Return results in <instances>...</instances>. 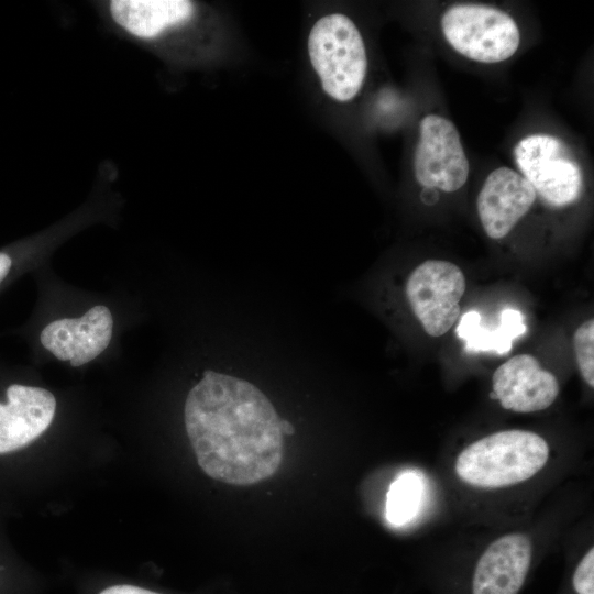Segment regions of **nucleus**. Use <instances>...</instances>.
<instances>
[{
  "instance_id": "nucleus-5",
  "label": "nucleus",
  "mask_w": 594,
  "mask_h": 594,
  "mask_svg": "<svg viewBox=\"0 0 594 594\" xmlns=\"http://www.w3.org/2000/svg\"><path fill=\"white\" fill-rule=\"evenodd\" d=\"M514 157L520 175L550 206L563 207L580 198L582 168L559 138L544 133L527 135L516 144Z\"/></svg>"
},
{
  "instance_id": "nucleus-13",
  "label": "nucleus",
  "mask_w": 594,
  "mask_h": 594,
  "mask_svg": "<svg viewBox=\"0 0 594 594\" xmlns=\"http://www.w3.org/2000/svg\"><path fill=\"white\" fill-rule=\"evenodd\" d=\"M422 485L415 473L399 475L387 493L386 518L395 526L410 521L418 512Z\"/></svg>"
},
{
  "instance_id": "nucleus-3",
  "label": "nucleus",
  "mask_w": 594,
  "mask_h": 594,
  "mask_svg": "<svg viewBox=\"0 0 594 594\" xmlns=\"http://www.w3.org/2000/svg\"><path fill=\"white\" fill-rule=\"evenodd\" d=\"M308 54L328 96L345 102L359 94L367 56L362 35L351 19L341 13L320 18L309 33Z\"/></svg>"
},
{
  "instance_id": "nucleus-15",
  "label": "nucleus",
  "mask_w": 594,
  "mask_h": 594,
  "mask_svg": "<svg viewBox=\"0 0 594 594\" xmlns=\"http://www.w3.org/2000/svg\"><path fill=\"white\" fill-rule=\"evenodd\" d=\"M570 581L578 594H594V549L591 547L576 562Z\"/></svg>"
},
{
  "instance_id": "nucleus-10",
  "label": "nucleus",
  "mask_w": 594,
  "mask_h": 594,
  "mask_svg": "<svg viewBox=\"0 0 594 594\" xmlns=\"http://www.w3.org/2000/svg\"><path fill=\"white\" fill-rule=\"evenodd\" d=\"M536 198L532 186L516 170L508 167L492 170L476 200L485 233L496 240L506 237L529 211Z\"/></svg>"
},
{
  "instance_id": "nucleus-17",
  "label": "nucleus",
  "mask_w": 594,
  "mask_h": 594,
  "mask_svg": "<svg viewBox=\"0 0 594 594\" xmlns=\"http://www.w3.org/2000/svg\"><path fill=\"white\" fill-rule=\"evenodd\" d=\"M14 267V257L9 251H0V285L9 277Z\"/></svg>"
},
{
  "instance_id": "nucleus-8",
  "label": "nucleus",
  "mask_w": 594,
  "mask_h": 594,
  "mask_svg": "<svg viewBox=\"0 0 594 594\" xmlns=\"http://www.w3.org/2000/svg\"><path fill=\"white\" fill-rule=\"evenodd\" d=\"M492 383L491 397L504 409L521 414L547 409L559 394L557 377L529 354L516 355L498 366Z\"/></svg>"
},
{
  "instance_id": "nucleus-2",
  "label": "nucleus",
  "mask_w": 594,
  "mask_h": 594,
  "mask_svg": "<svg viewBox=\"0 0 594 594\" xmlns=\"http://www.w3.org/2000/svg\"><path fill=\"white\" fill-rule=\"evenodd\" d=\"M550 449L536 432L512 429L485 436L457 457L454 470L465 485L499 490L526 482L547 464Z\"/></svg>"
},
{
  "instance_id": "nucleus-14",
  "label": "nucleus",
  "mask_w": 594,
  "mask_h": 594,
  "mask_svg": "<svg viewBox=\"0 0 594 594\" xmlns=\"http://www.w3.org/2000/svg\"><path fill=\"white\" fill-rule=\"evenodd\" d=\"M573 346L580 373L590 387H594V321L590 319L574 332Z\"/></svg>"
},
{
  "instance_id": "nucleus-7",
  "label": "nucleus",
  "mask_w": 594,
  "mask_h": 594,
  "mask_svg": "<svg viewBox=\"0 0 594 594\" xmlns=\"http://www.w3.org/2000/svg\"><path fill=\"white\" fill-rule=\"evenodd\" d=\"M414 172L422 187L446 193L455 191L466 183L469 161L450 120L438 114L420 120Z\"/></svg>"
},
{
  "instance_id": "nucleus-4",
  "label": "nucleus",
  "mask_w": 594,
  "mask_h": 594,
  "mask_svg": "<svg viewBox=\"0 0 594 594\" xmlns=\"http://www.w3.org/2000/svg\"><path fill=\"white\" fill-rule=\"evenodd\" d=\"M448 43L461 55L480 63H499L513 56L520 43L519 29L506 12L485 4L449 7L441 18Z\"/></svg>"
},
{
  "instance_id": "nucleus-9",
  "label": "nucleus",
  "mask_w": 594,
  "mask_h": 594,
  "mask_svg": "<svg viewBox=\"0 0 594 594\" xmlns=\"http://www.w3.org/2000/svg\"><path fill=\"white\" fill-rule=\"evenodd\" d=\"M112 328L110 310L97 305L80 318H63L48 323L40 334V342L56 359L78 367L107 349Z\"/></svg>"
},
{
  "instance_id": "nucleus-18",
  "label": "nucleus",
  "mask_w": 594,
  "mask_h": 594,
  "mask_svg": "<svg viewBox=\"0 0 594 594\" xmlns=\"http://www.w3.org/2000/svg\"><path fill=\"white\" fill-rule=\"evenodd\" d=\"M0 574H1V570H0ZM1 583H2V579H1V575H0V585H1ZM0 591H1V588H0Z\"/></svg>"
},
{
  "instance_id": "nucleus-16",
  "label": "nucleus",
  "mask_w": 594,
  "mask_h": 594,
  "mask_svg": "<svg viewBox=\"0 0 594 594\" xmlns=\"http://www.w3.org/2000/svg\"><path fill=\"white\" fill-rule=\"evenodd\" d=\"M99 594H161L147 588L130 584H118L102 590Z\"/></svg>"
},
{
  "instance_id": "nucleus-6",
  "label": "nucleus",
  "mask_w": 594,
  "mask_h": 594,
  "mask_svg": "<svg viewBox=\"0 0 594 594\" xmlns=\"http://www.w3.org/2000/svg\"><path fill=\"white\" fill-rule=\"evenodd\" d=\"M465 277L455 264L427 260L408 276L406 299L425 331L440 337L458 320L460 299L465 292Z\"/></svg>"
},
{
  "instance_id": "nucleus-11",
  "label": "nucleus",
  "mask_w": 594,
  "mask_h": 594,
  "mask_svg": "<svg viewBox=\"0 0 594 594\" xmlns=\"http://www.w3.org/2000/svg\"><path fill=\"white\" fill-rule=\"evenodd\" d=\"M109 9L119 26L141 40L156 38L195 13L194 3L186 0H113Z\"/></svg>"
},
{
  "instance_id": "nucleus-12",
  "label": "nucleus",
  "mask_w": 594,
  "mask_h": 594,
  "mask_svg": "<svg viewBox=\"0 0 594 594\" xmlns=\"http://www.w3.org/2000/svg\"><path fill=\"white\" fill-rule=\"evenodd\" d=\"M499 318V324L491 329L482 326L477 311L464 314L457 328V334L465 342V351H494L497 354L509 352L513 340L525 333L526 326L521 314L515 309L503 310Z\"/></svg>"
},
{
  "instance_id": "nucleus-1",
  "label": "nucleus",
  "mask_w": 594,
  "mask_h": 594,
  "mask_svg": "<svg viewBox=\"0 0 594 594\" xmlns=\"http://www.w3.org/2000/svg\"><path fill=\"white\" fill-rule=\"evenodd\" d=\"M184 415L197 462L208 476L246 486L279 468L284 421L252 383L205 371L187 395Z\"/></svg>"
}]
</instances>
